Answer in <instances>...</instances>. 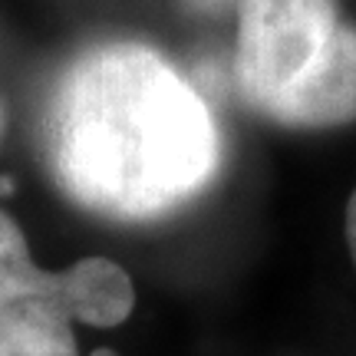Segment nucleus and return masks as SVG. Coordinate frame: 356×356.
Listing matches in <instances>:
<instances>
[{"label": "nucleus", "instance_id": "f257e3e1", "mask_svg": "<svg viewBox=\"0 0 356 356\" xmlns=\"http://www.w3.org/2000/svg\"><path fill=\"white\" fill-rule=\"evenodd\" d=\"M221 155L202 92L149 43H96L53 89L47 162L60 191L92 215H172L215 181Z\"/></svg>", "mask_w": 356, "mask_h": 356}, {"label": "nucleus", "instance_id": "f03ea898", "mask_svg": "<svg viewBox=\"0 0 356 356\" xmlns=\"http://www.w3.org/2000/svg\"><path fill=\"white\" fill-rule=\"evenodd\" d=\"M234 79L284 129L356 122V26L337 0H238Z\"/></svg>", "mask_w": 356, "mask_h": 356}, {"label": "nucleus", "instance_id": "7ed1b4c3", "mask_svg": "<svg viewBox=\"0 0 356 356\" xmlns=\"http://www.w3.org/2000/svg\"><path fill=\"white\" fill-rule=\"evenodd\" d=\"M56 300L76 323L113 330L136 310V284L126 267L106 254L79 257L56 270Z\"/></svg>", "mask_w": 356, "mask_h": 356}, {"label": "nucleus", "instance_id": "20e7f679", "mask_svg": "<svg viewBox=\"0 0 356 356\" xmlns=\"http://www.w3.org/2000/svg\"><path fill=\"white\" fill-rule=\"evenodd\" d=\"M0 356H79L73 317L53 293L0 307Z\"/></svg>", "mask_w": 356, "mask_h": 356}, {"label": "nucleus", "instance_id": "39448f33", "mask_svg": "<svg viewBox=\"0 0 356 356\" xmlns=\"http://www.w3.org/2000/svg\"><path fill=\"white\" fill-rule=\"evenodd\" d=\"M33 293L56 297V270H43L33 261L24 228L0 211V307Z\"/></svg>", "mask_w": 356, "mask_h": 356}, {"label": "nucleus", "instance_id": "423d86ee", "mask_svg": "<svg viewBox=\"0 0 356 356\" xmlns=\"http://www.w3.org/2000/svg\"><path fill=\"white\" fill-rule=\"evenodd\" d=\"M343 234H346V251H350V261L356 267V188L346 202V218H343Z\"/></svg>", "mask_w": 356, "mask_h": 356}, {"label": "nucleus", "instance_id": "0eeeda50", "mask_svg": "<svg viewBox=\"0 0 356 356\" xmlns=\"http://www.w3.org/2000/svg\"><path fill=\"white\" fill-rule=\"evenodd\" d=\"M191 3H195V7H202V10H221L228 0H191Z\"/></svg>", "mask_w": 356, "mask_h": 356}, {"label": "nucleus", "instance_id": "6e6552de", "mask_svg": "<svg viewBox=\"0 0 356 356\" xmlns=\"http://www.w3.org/2000/svg\"><path fill=\"white\" fill-rule=\"evenodd\" d=\"M92 356H119V353H115V350H109V346H99Z\"/></svg>", "mask_w": 356, "mask_h": 356}]
</instances>
